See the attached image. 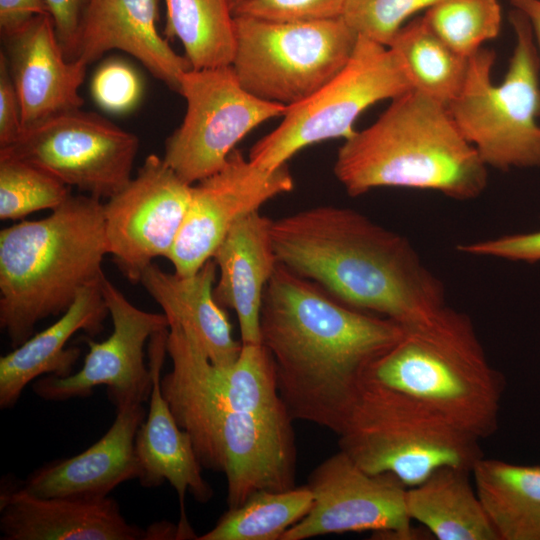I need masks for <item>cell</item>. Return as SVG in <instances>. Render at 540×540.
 <instances>
[{"label": "cell", "instance_id": "1", "mask_svg": "<svg viewBox=\"0 0 540 540\" xmlns=\"http://www.w3.org/2000/svg\"><path fill=\"white\" fill-rule=\"evenodd\" d=\"M403 333L397 322L350 307L279 263L264 290L261 344L288 414L337 435L367 370Z\"/></svg>", "mask_w": 540, "mask_h": 540}, {"label": "cell", "instance_id": "2", "mask_svg": "<svg viewBox=\"0 0 540 540\" xmlns=\"http://www.w3.org/2000/svg\"><path fill=\"white\" fill-rule=\"evenodd\" d=\"M271 239L279 264L402 327L446 306L443 283L408 238L354 209L323 205L272 220Z\"/></svg>", "mask_w": 540, "mask_h": 540}, {"label": "cell", "instance_id": "3", "mask_svg": "<svg viewBox=\"0 0 540 540\" xmlns=\"http://www.w3.org/2000/svg\"><path fill=\"white\" fill-rule=\"evenodd\" d=\"M334 175L350 196L378 187L479 197L488 167L457 128L447 105L416 90L391 100L378 119L346 138Z\"/></svg>", "mask_w": 540, "mask_h": 540}, {"label": "cell", "instance_id": "4", "mask_svg": "<svg viewBox=\"0 0 540 540\" xmlns=\"http://www.w3.org/2000/svg\"><path fill=\"white\" fill-rule=\"evenodd\" d=\"M103 206L99 198L71 195L50 215L0 231V327L14 348L103 278Z\"/></svg>", "mask_w": 540, "mask_h": 540}, {"label": "cell", "instance_id": "5", "mask_svg": "<svg viewBox=\"0 0 540 540\" xmlns=\"http://www.w3.org/2000/svg\"><path fill=\"white\" fill-rule=\"evenodd\" d=\"M403 328L363 379L481 440L493 435L505 382L487 359L471 318L446 305Z\"/></svg>", "mask_w": 540, "mask_h": 540}, {"label": "cell", "instance_id": "6", "mask_svg": "<svg viewBox=\"0 0 540 540\" xmlns=\"http://www.w3.org/2000/svg\"><path fill=\"white\" fill-rule=\"evenodd\" d=\"M161 390L190 436L201 466L224 474L228 509L260 490L295 487L296 446L288 412L233 410L197 382L172 371L161 377Z\"/></svg>", "mask_w": 540, "mask_h": 540}, {"label": "cell", "instance_id": "7", "mask_svg": "<svg viewBox=\"0 0 540 540\" xmlns=\"http://www.w3.org/2000/svg\"><path fill=\"white\" fill-rule=\"evenodd\" d=\"M516 43L503 81L494 84L496 53L469 57L465 83L448 110L463 137L487 167L501 171L540 168V58L527 17L510 13Z\"/></svg>", "mask_w": 540, "mask_h": 540}, {"label": "cell", "instance_id": "8", "mask_svg": "<svg viewBox=\"0 0 540 540\" xmlns=\"http://www.w3.org/2000/svg\"><path fill=\"white\" fill-rule=\"evenodd\" d=\"M338 436L360 468L407 488L443 467L472 471L483 457L481 439L366 379Z\"/></svg>", "mask_w": 540, "mask_h": 540}, {"label": "cell", "instance_id": "9", "mask_svg": "<svg viewBox=\"0 0 540 540\" xmlns=\"http://www.w3.org/2000/svg\"><path fill=\"white\" fill-rule=\"evenodd\" d=\"M231 67L240 84L264 101L298 104L348 62L358 34L340 17L299 21L234 18Z\"/></svg>", "mask_w": 540, "mask_h": 540}, {"label": "cell", "instance_id": "10", "mask_svg": "<svg viewBox=\"0 0 540 540\" xmlns=\"http://www.w3.org/2000/svg\"><path fill=\"white\" fill-rule=\"evenodd\" d=\"M411 90L397 53L358 35L346 65L310 97L289 106L279 126L252 146L248 159L259 168L274 171L309 145L350 137L364 110Z\"/></svg>", "mask_w": 540, "mask_h": 540}, {"label": "cell", "instance_id": "11", "mask_svg": "<svg viewBox=\"0 0 540 540\" xmlns=\"http://www.w3.org/2000/svg\"><path fill=\"white\" fill-rule=\"evenodd\" d=\"M178 92L186 112L162 158L191 185L221 169L244 136L288 108L246 91L231 65L184 71Z\"/></svg>", "mask_w": 540, "mask_h": 540}, {"label": "cell", "instance_id": "12", "mask_svg": "<svg viewBox=\"0 0 540 540\" xmlns=\"http://www.w3.org/2000/svg\"><path fill=\"white\" fill-rule=\"evenodd\" d=\"M138 137L95 112H65L23 131L0 153L31 162L96 198H110L132 179Z\"/></svg>", "mask_w": 540, "mask_h": 540}, {"label": "cell", "instance_id": "13", "mask_svg": "<svg viewBox=\"0 0 540 540\" xmlns=\"http://www.w3.org/2000/svg\"><path fill=\"white\" fill-rule=\"evenodd\" d=\"M306 486L312 506L281 540L367 530L387 539L420 536L407 512V487L392 474L367 473L341 450L312 471Z\"/></svg>", "mask_w": 540, "mask_h": 540}, {"label": "cell", "instance_id": "14", "mask_svg": "<svg viewBox=\"0 0 540 540\" xmlns=\"http://www.w3.org/2000/svg\"><path fill=\"white\" fill-rule=\"evenodd\" d=\"M191 184L148 155L135 177L104 204L108 254L133 283L156 257L168 258L184 222Z\"/></svg>", "mask_w": 540, "mask_h": 540}, {"label": "cell", "instance_id": "15", "mask_svg": "<svg viewBox=\"0 0 540 540\" xmlns=\"http://www.w3.org/2000/svg\"><path fill=\"white\" fill-rule=\"evenodd\" d=\"M101 290L111 316L113 331L101 342L87 340L88 353L80 370L67 376L49 375L33 384L34 393L46 401L87 397L104 385L116 408L144 403L152 388L150 367L144 362L146 341L169 328L164 313H152L134 306L124 294L102 278Z\"/></svg>", "mask_w": 540, "mask_h": 540}, {"label": "cell", "instance_id": "16", "mask_svg": "<svg viewBox=\"0 0 540 540\" xmlns=\"http://www.w3.org/2000/svg\"><path fill=\"white\" fill-rule=\"evenodd\" d=\"M293 187L286 165L267 171L235 148L221 169L192 184L184 222L167 258L174 272L180 276L196 273L239 219Z\"/></svg>", "mask_w": 540, "mask_h": 540}, {"label": "cell", "instance_id": "17", "mask_svg": "<svg viewBox=\"0 0 540 540\" xmlns=\"http://www.w3.org/2000/svg\"><path fill=\"white\" fill-rule=\"evenodd\" d=\"M8 70L16 89L23 131L56 115L81 109L79 89L87 64L69 60L50 14L35 16L19 31L2 37Z\"/></svg>", "mask_w": 540, "mask_h": 540}, {"label": "cell", "instance_id": "18", "mask_svg": "<svg viewBox=\"0 0 540 540\" xmlns=\"http://www.w3.org/2000/svg\"><path fill=\"white\" fill-rule=\"evenodd\" d=\"M168 329L157 332L150 338L149 367L152 374V388L146 421L139 427L135 437V453L143 487L153 488L167 481L176 491L181 506L180 527L191 531L184 512L187 493L200 503H207L213 497L212 487L202 476L201 464L197 458L188 433L177 423L170 406L161 390V368L167 353Z\"/></svg>", "mask_w": 540, "mask_h": 540}, {"label": "cell", "instance_id": "19", "mask_svg": "<svg viewBox=\"0 0 540 540\" xmlns=\"http://www.w3.org/2000/svg\"><path fill=\"white\" fill-rule=\"evenodd\" d=\"M2 540H139L146 533L126 521L109 497H40L21 487L0 494Z\"/></svg>", "mask_w": 540, "mask_h": 540}, {"label": "cell", "instance_id": "20", "mask_svg": "<svg viewBox=\"0 0 540 540\" xmlns=\"http://www.w3.org/2000/svg\"><path fill=\"white\" fill-rule=\"evenodd\" d=\"M158 21V0H89L80 25L77 59L89 65L108 51L121 50L178 92L181 74L192 67L159 33Z\"/></svg>", "mask_w": 540, "mask_h": 540}, {"label": "cell", "instance_id": "21", "mask_svg": "<svg viewBox=\"0 0 540 540\" xmlns=\"http://www.w3.org/2000/svg\"><path fill=\"white\" fill-rule=\"evenodd\" d=\"M142 403L116 408L108 431L83 452L43 465L20 486L40 497L101 499L120 484L138 479L135 437L144 421Z\"/></svg>", "mask_w": 540, "mask_h": 540}, {"label": "cell", "instance_id": "22", "mask_svg": "<svg viewBox=\"0 0 540 540\" xmlns=\"http://www.w3.org/2000/svg\"><path fill=\"white\" fill-rule=\"evenodd\" d=\"M272 220L259 211L239 219L215 250L219 277L217 303L235 311L242 344H259L260 311L265 287L278 262L271 239Z\"/></svg>", "mask_w": 540, "mask_h": 540}, {"label": "cell", "instance_id": "23", "mask_svg": "<svg viewBox=\"0 0 540 540\" xmlns=\"http://www.w3.org/2000/svg\"><path fill=\"white\" fill-rule=\"evenodd\" d=\"M101 281L83 288L72 305L52 325L1 356V409L13 407L24 388L41 375L63 377L71 374L80 350L67 349L66 343L79 330L98 333L108 314Z\"/></svg>", "mask_w": 540, "mask_h": 540}, {"label": "cell", "instance_id": "24", "mask_svg": "<svg viewBox=\"0 0 540 540\" xmlns=\"http://www.w3.org/2000/svg\"><path fill=\"white\" fill-rule=\"evenodd\" d=\"M217 271L212 258L190 276L167 273L151 263L139 282L168 321L186 330L213 364L229 366L237 360L242 343L234 339L227 314L214 298Z\"/></svg>", "mask_w": 540, "mask_h": 540}, {"label": "cell", "instance_id": "25", "mask_svg": "<svg viewBox=\"0 0 540 540\" xmlns=\"http://www.w3.org/2000/svg\"><path fill=\"white\" fill-rule=\"evenodd\" d=\"M471 471L443 467L407 488L406 508L438 540H499L469 481Z\"/></svg>", "mask_w": 540, "mask_h": 540}, {"label": "cell", "instance_id": "26", "mask_svg": "<svg viewBox=\"0 0 540 540\" xmlns=\"http://www.w3.org/2000/svg\"><path fill=\"white\" fill-rule=\"evenodd\" d=\"M471 474L499 540H540V465L483 456Z\"/></svg>", "mask_w": 540, "mask_h": 540}, {"label": "cell", "instance_id": "27", "mask_svg": "<svg viewBox=\"0 0 540 540\" xmlns=\"http://www.w3.org/2000/svg\"><path fill=\"white\" fill-rule=\"evenodd\" d=\"M388 47L400 57L413 90L447 106L462 90L469 58L437 36L423 17L403 25Z\"/></svg>", "mask_w": 540, "mask_h": 540}, {"label": "cell", "instance_id": "28", "mask_svg": "<svg viewBox=\"0 0 540 540\" xmlns=\"http://www.w3.org/2000/svg\"><path fill=\"white\" fill-rule=\"evenodd\" d=\"M166 39L177 38L192 68L231 65L235 49L229 0H165Z\"/></svg>", "mask_w": 540, "mask_h": 540}, {"label": "cell", "instance_id": "29", "mask_svg": "<svg viewBox=\"0 0 540 540\" xmlns=\"http://www.w3.org/2000/svg\"><path fill=\"white\" fill-rule=\"evenodd\" d=\"M313 496L307 486L285 491L260 490L242 505L228 509L198 540H281L309 512Z\"/></svg>", "mask_w": 540, "mask_h": 540}, {"label": "cell", "instance_id": "30", "mask_svg": "<svg viewBox=\"0 0 540 540\" xmlns=\"http://www.w3.org/2000/svg\"><path fill=\"white\" fill-rule=\"evenodd\" d=\"M71 187L45 169L0 153V219L18 220L40 210H54L70 196Z\"/></svg>", "mask_w": 540, "mask_h": 540}, {"label": "cell", "instance_id": "31", "mask_svg": "<svg viewBox=\"0 0 540 540\" xmlns=\"http://www.w3.org/2000/svg\"><path fill=\"white\" fill-rule=\"evenodd\" d=\"M423 19L446 44L469 58L500 32L498 0H442L426 10Z\"/></svg>", "mask_w": 540, "mask_h": 540}, {"label": "cell", "instance_id": "32", "mask_svg": "<svg viewBox=\"0 0 540 540\" xmlns=\"http://www.w3.org/2000/svg\"><path fill=\"white\" fill-rule=\"evenodd\" d=\"M442 0H345L341 17L359 35L389 46L404 22Z\"/></svg>", "mask_w": 540, "mask_h": 540}, {"label": "cell", "instance_id": "33", "mask_svg": "<svg viewBox=\"0 0 540 540\" xmlns=\"http://www.w3.org/2000/svg\"><path fill=\"white\" fill-rule=\"evenodd\" d=\"M91 96L104 111L124 114L141 100L143 85L137 72L120 59H109L95 71L91 80Z\"/></svg>", "mask_w": 540, "mask_h": 540}, {"label": "cell", "instance_id": "34", "mask_svg": "<svg viewBox=\"0 0 540 540\" xmlns=\"http://www.w3.org/2000/svg\"><path fill=\"white\" fill-rule=\"evenodd\" d=\"M234 18L299 21L340 17L345 0H229Z\"/></svg>", "mask_w": 540, "mask_h": 540}, {"label": "cell", "instance_id": "35", "mask_svg": "<svg viewBox=\"0 0 540 540\" xmlns=\"http://www.w3.org/2000/svg\"><path fill=\"white\" fill-rule=\"evenodd\" d=\"M456 249L466 255L515 262H540V230L462 243Z\"/></svg>", "mask_w": 540, "mask_h": 540}, {"label": "cell", "instance_id": "36", "mask_svg": "<svg viewBox=\"0 0 540 540\" xmlns=\"http://www.w3.org/2000/svg\"><path fill=\"white\" fill-rule=\"evenodd\" d=\"M60 45L69 60L77 59L81 21L89 0H45Z\"/></svg>", "mask_w": 540, "mask_h": 540}, {"label": "cell", "instance_id": "37", "mask_svg": "<svg viewBox=\"0 0 540 540\" xmlns=\"http://www.w3.org/2000/svg\"><path fill=\"white\" fill-rule=\"evenodd\" d=\"M23 133L22 111L4 54L0 53V148L14 144Z\"/></svg>", "mask_w": 540, "mask_h": 540}, {"label": "cell", "instance_id": "38", "mask_svg": "<svg viewBox=\"0 0 540 540\" xmlns=\"http://www.w3.org/2000/svg\"><path fill=\"white\" fill-rule=\"evenodd\" d=\"M42 14H50L45 0H0L1 37L19 31Z\"/></svg>", "mask_w": 540, "mask_h": 540}, {"label": "cell", "instance_id": "39", "mask_svg": "<svg viewBox=\"0 0 540 540\" xmlns=\"http://www.w3.org/2000/svg\"><path fill=\"white\" fill-rule=\"evenodd\" d=\"M509 2L529 20L535 42L540 50V0H509Z\"/></svg>", "mask_w": 540, "mask_h": 540}]
</instances>
